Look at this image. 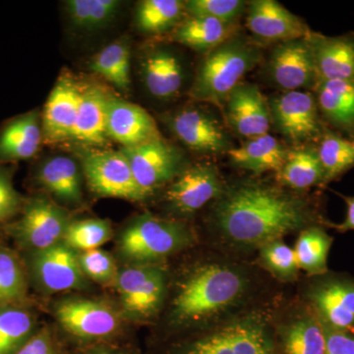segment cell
Returning a JSON list of instances; mask_svg holds the SVG:
<instances>
[{"label":"cell","instance_id":"31","mask_svg":"<svg viewBox=\"0 0 354 354\" xmlns=\"http://www.w3.org/2000/svg\"><path fill=\"white\" fill-rule=\"evenodd\" d=\"M34 317L22 307H0V354H16L35 333Z\"/></svg>","mask_w":354,"mask_h":354},{"label":"cell","instance_id":"26","mask_svg":"<svg viewBox=\"0 0 354 354\" xmlns=\"http://www.w3.org/2000/svg\"><path fill=\"white\" fill-rule=\"evenodd\" d=\"M314 91L324 120L337 129L354 135V82L320 81Z\"/></svg>","mask_w":354,"mask_h":354},{"label":"cell","instance_id":"42","mask_svg":"<svg viewBox=\"0 0 354 354\" xmlns=\"http://www.w3.org/2000/svg\"><path fill=\"white\" fill-rule=\"evenodd\" d=\"M24 199L14 188L10 167L0 165V225L8 223L22 211Z\"/></svg>","mask_w":354,"mask_h":354},{"label":"cell","instance_id":"21","mask_svg":"<svg viewBox=\"0 0 354 354\" xmlns=\"http://www.w3.org/2000/svg\"><path fill=\"white\" fill-rule=\"evenodd\" d=\"M141 69L147 90L156 99L171 101L180 94L185 68L181 57L171 48H158L147 53Z\"/></svg>","mask_w":354,"mask_h":354},{"label":"cell","instance_id":"14","mask_svg":"<svg viewBox=\"0 0 354 354\" xmlns=\"http://www.w3.org/2000/svg\"><path fill=\"white\" fill-rule=\"evenodd\" d=\"M167 188L165 199L174 211L195 213L221 194L220 176L213 165L198 164L183 171Z\"/></svg>","mask_w":354,"mask_h":354},{"label":"cell","instance_id":"43","mask_svg":"<svg viewBox=\"0 0 354 354\" xmlns=\"http://www.w3.org/2000/svg\"><path fill=\"white\" fill-rule=\"evenodd\" d=\"M16 354H64L59 342L50 330H37Z\"/></svg>","mask_w":354,"mask_h":354},{"label":"cell","instance_id":"10","mask_svg":"<svg viewBox=\"0 0 354 354\" xmlns=\"http://www.w3.org/2000/svg\"><path fill=\"white\" fill-rule=\"evenodd\" d=\"M114 286L127 315L143 319L153 316L160 309L167 281L165 272L157 266L133 265L118 272Z\"/></svg>","mask_w":354,"mask_h":354},{"label":"cell","instance_id":"35","mask_svg":"<svg viewBox=\"0 0 354 354\" xmlns=\"http://www.w3.org/2000/svg\"><path fill=\"white\" fill-rule=\"evenodd\" d=\"M27 288V278L19 257L0 246V307L10 306L24 299Z\"/></svg>","mask_w":354,"mask_h":354},{"label":"cell","instance_id":"37","mask_svg":"<svg viewBox=\"0 0 354 354\" xmlns=\"http://www.w3.org/2000/svg\"><path fill=\"white\" fill-rule=\"evenodd\" d=\"M326 337L322 324L304 318L291 324L285 333L286 354H325Z\"/></svg>","mask_w":354,"mask_h":354},{"label":"cell","instance_id":"6","mask_svg":"<svg viewBox=\"0 0 354 354\" xmlns=\"http://www.w3.org/2000/svg\"><path fill=\"white\" fill-rule=\"evenodd\" d=\"M20 218L8 227L16 244L24 250H43L64 241L70 220L66 212L46 197L25 201Z\"/></svg>","mask_w":354,"mask_h":354},{"label":"cell","instance_id":"9","mask_svg":"<svg viewBox=\"0 0 354 354\" xmlns=\"http://www.w3.org/2000/svg\"><path fill=\"white\" fill-rule=\"evenodd\" d=\"M120 152L127 158L135 181L145 198L183 172V152L164 138L121 148Z\"/></svg>","mask_w":354,"mask_h":354},{"label":"cell","instance_id":"45","mask_svg":"<svg viewBox=\"0 0 354 354\" xmlns=\"http://www.w3.org/2000/svg\"><path fill=\"white\" fill-rule=\"evenodd\" d=\"M344 201L346 204V218L337 227L341 232L354 230V197H344Z\"/></svg>","mask_w":354,"mask_h":354},{"label":"cell","instance_id":"46","mask_svg":"<svg viewBox=\"0 0 354 354\" xmlns=\"http://www.w3.org/2000/svg\"><path fill=\"white\" fill-rule=\"evenodd\" d=\"M78 354H129L127 351H120V349L113 348H106V346H99V348H91L81 351Z\"/></svg>","mask_w":354,"mask_h":354},{"label":"cell","instance_id":"11","mask_svg":"<svg viewBox=\"0 0 354 354\" xmlns=\"http://www.w3.org/2000/svg\"><path fill=\"white\" fill-rule=\"evenodd\" d=\"M28 257L30 272L41 290L60 292L81 290L87 285L78 252L64 242L29 252Z\"/></svg>","mask_w":354,"mask_h":354},{"label":"cell","instance_id":"41","mask_svg":"<svg viewBox=\"0 0 354 354\" xmlns=\"http://www.w3.org/2000/svg\"><path fill=\"white\" fill-rule=\"evenodd\" d=\"M262 259L272 272L281 279H291L298 265L295 250L283 242L274 241L262 247Z\"/></svg>","mask_w":354,"mask_h":354},{"label":"cell","instance_id":"15","mask_svg":"<svg viewBox=\"0 0 354 354\" xmlns=\"http://www.w3.org/2000/svg\"><path fill=\"white\" fill-rule=\"evenodd\" d=\"M223 106L228 125L239 136L251 139L269 132L272 124L268 99L254 84H239Z\"/></svg>","mask_w":354,"mask_h":354},{"label":"cell","instance_id":"32","mask_svg":"<svg viewBox=\"0 0 354 354\" xmlns=\"http://www.w3.org/2000/svg\"><path fill=\"white\" fill-rule=\"evenodd\" d=\"M184 1L144 0L137 10V25L141 31L160 34L174 29L184 19Z\"/></svg>","mask_w":354,"mask_h":354},{"label":"cell","instance_id":"30","mask_svg":"<svg viewBox=\"0 0 354 354\" xmlns=\"http://www.w3.org/2000/svg\"><path fill=\"white\" fill-rule=\"evenodd\" d=\"M90 68L116 88L127 92L131 83L129 44L125 41L109 44L93 57Z\"/></svg>","mask_w":354,"mask_h":354},{"label":"cell","instance_id":"17","mask_svg":"<svg viewBox=\"0 0 354 354\" xmlns=\"http://www.w3.org/2000/svg\"><path fill=\"white\" fill-rule=\"evenodd\" d=\"M106 136L122 148L162 138L157 123L145 109L109 97L106 108Z\"/></svg>","mask_w":354,"mask_h":354},{"label":"cell","instance_id":"38","mask_svg":"<svg viewBox=\"0 0 354 354\" xmlns=\"http://www.w3.org/2000/svg\"><path fill=\"white\" fill-rule=\"evenodd\" d=\"M113 228L108 221L91 220L70 221L64 237V243L74 251L93 250L111 241Z\"/></svg>","mask_w":354,"mask_h":354},{"label":"cell","instance_id":"18","mask_svg":"<svg viewBox=\"0 0 354 354\" xmlns=\"http://www.w3.org/2000/svg\"><path fill=\"white\" fill-rule=\"evenodd\" d=\"M306 39L311 48L318 82H354V32L332 37L311 31Z\"/></svg>","mask_w":354,"mask_h":354},{"label":"cell","instance_id":"22","mask_svg":"<svg viewBox=\"0 0 354 354\" xmlns=\"http://www.w3.org/2000/svg\"><path fill=\"white\" fill-rule=\"evenodd\" d=\"M41 141L43 128L38 111L11 118L0 130V164L29 160L38 153Z\"/></svg>","mask_w":354,"mask_h":354},{"label":"cell","instance_id":"36","mask_svg":"<svg viewBox=\"0 0 354 354\" xmlns=\"http://www.w3.org/2000/svg\"><path fill=\"white\" fill-rule=\"evenodd\" d=\"M116 0H70L66 2L71 22L84 30H95L108 25L118 12Z\"/></svg>","mask_w":354,"mask_h":354},{"label":"cell","instance_id":"12","mask_svg":"<svg viewBox=\"0 0 354 354\" xmlns=\"http://www.w3.org/2000/svg\"><path fill=\"white\" fill-rule=\"evenodd\" d=\"M267 75L281 90H314L318 79L306 38L292 39L277 44L268 60Z\"/></svg>","mask_w":354,"mask_h":354},{"label":"cell","instance_id":"34","mask_svg":"<svg viewBox=\"0 0 354 354\" xmlns=\"http://www.w3.org/2000/svg\"><path fill=\"white\" fill-rule=\"evenodd\" d=\"M330 245L332 239L321 228L310 227L304 230L293 249L298 268L313 274L327 271Z\"/></svg>","mask_w":354,"mask_h":354},{"label":"cell","instance_id":"23","mask_svg":"<svg viewBox=\"0 0 354 354\" xmlns=\"http://www.w3.org/2000/svg\"><path fill=\"white\" fill-rule=\"evenodd\" d=\"M109 97L101 88L80 87L75 124L70 140L88 147L106 145Z\"/></svg>","mask_w":354,"mask_h":354},{"label":"cell","instance_id":"1","mask_svg":"<svg viewBox=\"0 0 354 354\" xmlns=\"http://www.w3.org/2000/svg\"><path fill=\"white\" fill-rule=\"evenodd\" d=\"M216 218L232 241L263 246L301 227L308 214L298 198L272 186L251 183L223 193L216 205Z\"/></svg>","mask_w":354,"mask_h":354},{"label":"cell","instance_id":"19","mask_svg":"<svg viewBox=\"0 0 354 354\" xmlns=\"http://www.w3.org/2000/svg\"><path fill=\"white\" fill-rule=\"evenodd\" d=\"M180 354H272L257 324L235 323L189 344Z\"/></svg>","mask_w":354,"mask_h":354},{"label":"cell","instance_id":"44","mask_svg":"<svg viewBox=\"0 0 354 354\" xmlns=\"http://www.w3.org/2000/svg\"><path fill=\"white\" fill-rule=\"evenodd\" d=\"M326 337L325 354H354V337L346 330L322 324Z\"/></svg>","mask_w":354,"mask_h":354},{"label":"cell","instance_id":"13","mask_svg":"<svg viewBox=\"0 0 354 354\" xmlns=\"http://www.w3.org/2000/svg\"><path fill=\"white\" fill-rule=\"evenodd\" d=\"M167 124L191 150L221 153L234 148L221 120L208 109L197 106L180 109L169 118Z\"/></svg>","mask_w":354,"mask_h":354},{"label":"cell","instance_id":"20","mask_svg":"<svg viewBox=\"0 0 354 354\" xmlns=\"http://www.w3.org/2000/svg\"><path fill=\"white\" fill-rule=\"evenodd\" d=\"M80 86L72 77L58 79L48 95L41 116L44 143H62L71 139L78 109Z\"/></svg>","mask_w":354,"mask_h":354},{"label":"cell","instance_id":"7","mask_svg":"<svg viewBox=\"0 0 354 354\" xmlns=\"http://www.w3.org/2000/svg\"><path fill=\"white\" fill-rule=\"evenodd\" d=\"M55 314L62 329L83 344L109 341L121 328L115 310L95 300H62L55 305Z\"/></svg>","mask_w":354,"mask_h":354},{"label":"cell","instance_id":"4","mask_svg":"<svg viewBox=\"0 0 354 354\" xmlns=\"http://www.w3.org/2000/svg\"><path fill=\"white\" fill-rule=\"evenodd\" d=\"M189 241V232L183 223L143 215L123 230L118 241V253L133 265L153 264L183 248Z\"/></svg>","mask_w":354,"mask_h":354},{"label":"cell","instance_id":"39","mask_svg":"<svg viewBox=\"0 0 354 354\" xmlns=\"http://www.w3.org/2000/svg\"><path fill=\"white\" fill-rule=\"evenodd\" d=\"M186 13L190 16H203L235 24L246 11L247 2L242 0H188L184 1Z\"/></svg>","mask_w":354,"mask_h":354},{"label":"cell","instance_id":"2","mask_svg":"<svg viewBox=\"0 0 354 354\" xmlns=\"http://www.w3.org/2000/svg\"><path fill=\"white\" fill-rule=\"evenodd\" d=\"M262 59L258 44L235 34L208 51L198 68L191 97L198 102L223 104L242 78Z\"/></svg>","mask_w":354,"mask_h":354},{"label":"cell","instance_id":"8","mask_svg":"<svg viewBox=\"0 0 354 354\" xmlns=\"http://www.w3.org/2000/svg\"><path fill=\"white\" fill-rule=\"evenodd\" d=\"M81 162L88 188L95 194L133 202L145 199L120 151L91 149L84 151Z\"/></svg>","mask_w":354,"mask_h":354},{"label":"cell","instance_id":"16","mask_svg":"<svg viewBox=\"0 0 354 354\" xmlns=\"http://www.w3.org/2000/svg\"><path fill=\"white\" fill-rule=\"evenodd\" d=\"M246 25L258 38L270 41H292L308 36L311 30L276 0L247 2Z\"/></svg>","mask_w":354,"mask_h":354},{"label":"cell","instance_id":"28","mask_svg":"<svg viewBox=\"0 0 354 354\" xmlns=\"http://www.w3.org/2000/svg\"><path fill=\"white\" fill-rule=\"evenodd\" d=\"M312 297L325 325L342 330L354 328V285L330 281L317 288Z\"/></svg>","mask_w":354,"mask_h":354},{"label":"cell","instance_id":"24","mask_svg":"<svg viewBox=\"0 0 354 354\" xmlns=\"http://www.w3.org/2000/svg\"><path fill=\"white\" fill-rule=\"evenodd\" d=\"M35 180L60 202L78 205L83 201L82 176L75 160L64 156L44 160L37 167Z\"/></svg>","mask_w":354,"mask_h":354},{"label":"cell","instance_id":"27","mask_svg":"<svg viewBox=\"0 0 354 354\" xmlns=\"http://www.w3.org/2000/svg\"><path fill=\"white\" fill-rule=\"evenodd\" d=\"M235 34V24H227L214 18L188 15L174 28L171 38L176 43L207 53Z\"/></svg>","mask_w":354,"mask_h":354},{"label":"cell","instance_id":"40","mask_svg":"<svg viewBox=\"0 0 354 354\" xmlns=\"http://www.w3.org/2000/svg\"><path fill=\"white\" fill-rule=\"evenodd\" d=\"M79 262L86 278L101 285H114L118 271L113 258L101 249L84 251L79 254Z\"/></svg>","mask_w":354,"mask_h":354},{"label":"cell","instance_id":"29","mask_svg":"<svg viewBox=\"0 0 354 354\" xmlns=\"http://www.w3.org/2000/svg\"><path fill=\"white\" fill-rule=\"evenodd\" d=\"M279 180L293 189L302 190L323 183L324 171L317 146L304 145L288 149V157L281 171Z\"/></svg>","mask_w":354,"mask_h":354},{"label":"cell","instance_id":"47","mask_svg":"<svg viewBox=\"0 0 354 354\" xmlns=\"http://www.w3.org/2000/svg\"><path fill=\"white\" fill-rule=\"evenodd\" d=\"M351 141H353V146H354V135H353V140H351Z\"/></svg>","mask_w":354,"mask_h":354},{"label":"cell","instance_id":"25","mask_svg":"<svg viewBox=\"0 0 354 354\" xmlns=\"http://www.w3.org/2000/svg\"><path fill=\"white\" fill-rule=\"evenodd\" d=\"M286 149L276 137L269 133L262 136L247 139L239 148L227 152L230 162L241 169L262 174L281 171L288 157Z\"/></svg>","mask_w":354,"mask_h":354},{"label":"cell","instance_id":"3","mask_svg":"<svg viewBox=\"0 0 354 354\" xmlns=\"http://www.w3.org/2000/svg\"><path fill=\"white\" fill-rule=\"evenodd\" d=\"M243 290V279L234 270L216 264L202 266L179 288L172 312L177 320L196 322L227 309Z\"/></svg>","mask_w":354,"mask_h":354},{"label":"cell","instance_id":"5","mask_svg":"<svg viewBox=\"0 0 354 354\" xmlns=\"http://www.w3.org/2000/svg\"><path fill=\"white\" fill-rule=\"evenodd\" d=\"M271 124L297 147L319 141L325 132L315 95L306 91L281 92L268 99Z\"/></svg>","mask_w":354,"mask_h":354},{"label":"cell","instance_id":"33","mask_svg":"<svg viewBox=\"0 0 354 354\" xmlns=\"http://www.w3.org/2000/svg\"><path fill=\"white\" fill-rule=\"evenodd\" d=\"M317 151L323 167L324 181L333 180L354 167L353 141L327 128L319 140Z\"/></svg>","mask_w":354,"mask_h":354}]
</instances>
